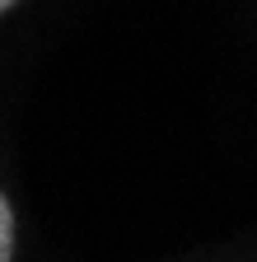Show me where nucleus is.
Instances as JSON below:
<instances>
[{"mask_svg":"<svg viewBox=\"0 0 257 262\" xmlns=\"http://www.w3.org/2000/svg\"><path fill=\"white\" fill-rule=\"evenodd\" d=\"M10 5H14V0H0V10H10Z\"/></svg>","mask_w":257,"mask_h":262,"instance_id":"nucleus-2","label":"nucleus"},{"mask_svg":"<svg viewBox=\"0 0 257 262\" xmlns=\"http://www.w3.org/2000/svg\"><path fill=\"white\" fill-rule=\"evenodd\" d=\"M10 257H14V211L0 196V262H10Z\"/></svg>","mask_w":257,"mask_h":262,"instance_id":"nucleus-1","label":"nucleus"}]
</instances>
